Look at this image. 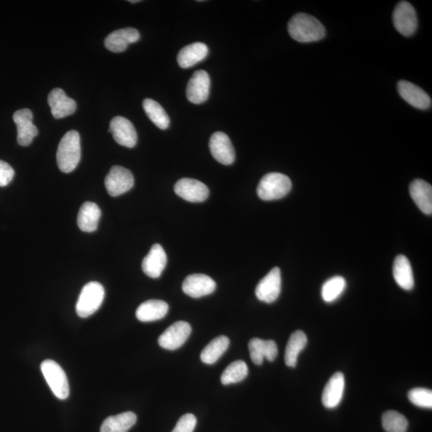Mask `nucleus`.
<instances>
[{
	"label": "nucleus",
	"mask_w": 432,
	"mask_h": 432,
	"mask_svg": "<svg viewBox=\"0 0 432 432\" xmlns=\"http://www.w3.org/2000/svg\"><path fill=\"white\" fill-rule=\"evenodd\" d=\"M287 28L292 38L299 43L316 42L326 34L323 25L316 18L305 13L294 16Z\"/></svg>",
	"instance_id": "1"
},
{
	"label": "nucleus",
	"mask_w": 432,
	"mask_h": 432,
	"mask_svg": "<svg viewBox=\"0 0 432 432\" xmlns=\"http://www.w3.org/2000/svg\"><path fill=\"white\" fill-rule=\"evenodd\" d=\"M81 158L80 136L77 131H69L62 138L56 160L60 170L65 173H70L77 168Z\"/></svg>",
	"instance_id": "2"
},
{
	"label": "nucleus",
	"mask_w": 432,
	"mask_h": 432,
	"mask_svg": "<svg viewBox=\"0 0 432 432\" xmlns=\"http://www.w3.org/2000/svg\"><path fill=\"white\" fill-rule=\"evenodd\" d=\"M292 187V181L286 175L268 173L262 178L258 185V196L265 201L279 199L290 192Z\"/></svg>",
	"instance_id": "3"
},
{
	"label": "nucleus",
	"mask_w": 432,
	"mask_h": 432,
	"mask_svg": "<svg viewBox=\"0 0 432 432\" xmlns=\"http://www.w3.org/2000/svg\"><path fill=\"white\" fill-rule=\"evenodd\" d=\"M105 297V291L102 284L98 282H90L87 284L77 304V313L81 318H87L94 314L101 306Z\"/></svg>",
	"instance_id": "4"
},
{
	"label": "nucleus",
	"mask_w": 432,
	"mask_h": 432,
	"mask_svg": "<svg viewBox=\"0 0 432 432\" xmlns=\"http://www.w3.org/2000/svg\"><path fill=\"white\" fill-rule=\"evenodd\" d=\"M41 371L55 397L66 399L70 389L66 373L57 362L47 360L42 362Z\"/></svg>",
	"instance_id": "5"
},
{
	"label": "nucleus",
	"mask_w": 432,
	"mask_h": 432,
	"mask_svg": "<svg viewBox=\"0 0 432 432\" xmlns=\"http://www.w3.org/2000/svg\"><path fill=\"white\" fill-rule=\"evenodd\" d=\"M134 177L128 169L121 166H113L105 178V187L111 196L123 195L133 189Z\"/></svg>",
	"instance_id": "6"
},
{
	"label": "nucleus",
	"mask_w": 432,
	"mask_h": 432,
	"mask_svg": "<svg viewBox=\"0 0 432 432\" xmlns=\"http://www.w3.org/2000/svg\"><path fill=\"white\" fill-rule=\"evenodd\" d=\"M393 23L400 34L409 37L416 33L418 26L416 12L406 1L397 4L393 12Z\"/></svg>",
	"instance_id": "7"
},
{
	"label": "nucleus",
	"mask_w": 432,
	"mask_h": 432,
	"mask_svg": "<svg viewBox=\"0 0 432 432\" xmlns=\"http://www.w3.org/2000/svg\"><path fill=\"white\" fill-rule=\"evenodd\" d=\"M281 272L279 267H274L265 278H262L255 288V296L262 302L272 304L278 299L281 292Z\"/></svg>",
	"instance_id": "8"
},
{
	"label": "nucleus",
	"mask_w": 432,
	"mask_h": 432,
	"mask_svg": "<svg viewBox=\"0 0 432 432\" xmlns=\"http://www.w3.org/2000/svg\"><path fill=\"white\" fill-rule=\"evenodd\" d=\"M191 333L192 327L189 323L179 321L171 325L159 337L158 343L162 348L169 350H177L184 345Z\"/></svg>",
	"instance_id": "9"
},
{
	"label": "nucleus",
	"mask_w": 432,
	"mask_h": 432,
	"mask_svg": "<svg viewBox=\"0 0 432 432\" xmlns=\"http://www.w3.org/2000/svg\"><path fill=\"white\" fill-rule=\"evenodd\" d=\"M174 189L177 196L192 203L204 202L209 196L208 187L199 180L189 178L179 179Z\"/></svg>",
	"instance_id": "10"
},
{
	"label": "nucleus",
	"mask_w": 432,
	"mask_h": 432,
	"mask_svg": "<svg viewBox=\"0 0 432 432\" xmlns=\"http://www.w3.org/2000/svg\"><path fill=\"white\" fill-rule=\"evenodd\" d=\"M13 121L17 127L18 143L23 147L29 146L39 133L38 128L33 123V111L29 109L18 110L13 115Z\"/></svg>",
	"instance_id": "11"
},
{
	"label": "nucleus",
	"mask_w": 432,
	"mask_h": 432,
	"mask_svg": "<svg viewBox=\"0 0 432 432\" xmlns=\"http://www.w3.org/2000/svg\"><path fill=\"white\" fill-rule=\"evenodd\" d=\"M211 79L208 72L199 70L193 74L187 87V98L194 104H201L208 100Z\"/></svg>",
	"instance_id": "12"
},
{
	"label": "nucleus",
	"mask_w": 432,
	"mask_h": 432,
	"mask_svg": "<svg viewBox=\"0 0 432 432\" xmlns=\"http://www.w3.org/2000/svg\"><path fill=\"white\" fill-rule=\"evenodd\" d=\"M211 153L223 165H233L236 159L235 149L230 138L221 131L213 134L209 141Z\"/></svg>",
	"instance_id": "13"
},
{
	"label": "nucleus",
	"mask_w": 432,
	"mask_h": 432,
	"mask_svg": "<svg viewBox=\"0 0 432 432\" xmlns=\"http://www.w3.org/2000/svg\"><path fill=\"white\" fill-rule=\"evenodd\" d=\"M109 133L120 145L128 148L136 145L138 135L134 125L128 118L116 116L110 123Z\"/></svg>",
	"instance_id": "14"
},
{
	"label": "nucleus",
	"mask_w": 432,
	"mask_h": 432,
	"mask_svg": "<svg viewBox=\"0 0 432 432\" xmlns=\"http://www.w3.org/2000/svg\"><path fill=\"white\" fill-rule=\"evenodd\" d=\"M216 288V282L204 274L190 275L183 283L184 292L196 299L210 295L215 292Z\"/></svg>",
	"instance_id": "15"
},
{
	"label": "nucleus",
	"mask_w": 432,
	"mask_h": 432,
	"mask_svg": "<svg viewBox=\"0 0 432 432\" xmlns=\"http://www.w3.org/2000/svg\"><path fill=\"white\" fill-rule=\"evenodd\" d=\"M398 91L406 103L414 108L426 110L431 108V99L421 87L406 80H400L398 83Z\"/></svg>",
	"instance_id": "16"
},
{
	"label": "nucleus",
	"mask_w": 432,
	"mask_h": 432,
	"mask_svg": "<svg viewBox=\"0 0 432 432\" xmlns=\"http://www.w3.org/2000/svg\"><path fill=\"white\" fill-rule=\"evenodd\" d=\"M48 102L52 114L55 118H62L71 116L77 111V103L66 95L64 90L55 89L50 92Z\"/></svg>",
	"instance_id": "17"
},
{
	"label": "nucleus",
	"mask_w": 432,
	"mask_h": 432,
	"mask_svg": "<svg viewBox=\"0 0 432 432\" xmlns=\"http://www.w3.org/2000/svg\"><path fill=\"white\" fill-rule=\"evenodd\" d=\"M140 39L139 31L133 28H123L113 31L105 39L104 45L109 51L121 53L125 51L131 43Z\"/></svg>",
	"instance_id": "18"
},
{
	"label": "nucleus",
	"mask_w": 432,
	"mask_h": 432,
	"mask_svg": "<svg viewBox=\"0 0 432 432\" xmlns=\"http://www.w3.org/2000/svg\"><path fill=\"white\" fill-rule=\"evenodd\" d=\"M167 258L165 250L159 243L155 244L142 262L143 272L148 277L157 279L160 277L167 265Z\"/></svg>",
	"instance_id": "19"
},
{
	"label": "nucleus",
	"mask_w": 432,
	"mask_h": 432,
	"mask_svg": "<svg viewBox=\"0 0 432 432\" xmlns=\"http://www.w3.org/2000/svg\"><path fill=\"white\" fill-rule=\"evenodd\" d=\"M345 388V379L341 372H336L331 377L325 386L322 394V403L325 408L336 409L339 406Z\"/></svg>",
	"instance_id": "20"
},
{
	"label": "nucleus",
	"mask_w": 432,
	"mask_h": 432,
	"mask_svg": "<svg viewBox=\"0 0 432 432\" xmlns=\"http://www.w3.org/2000/svg\"><path fill=\"white\" fill-rule=\"evenodd\" d=\"M250 359L256 365H261L265 359L272 362L278 355L277 344L273 340L253 338L248 344Z\"/></svg>",
	"instance_id": "21"
},
{
	"label": "nucleus",
	"mask_w": 432,
	"mask_h": 432,
	"mask_svg": "<svg viewBox=\"0 0 432 432\" xmlns=\"http://www.w3.org/2000/svg\"><path fill=\"white\" fill-rule=\"evenodd\" d=\"M410 195L424 214L432 213V187L423 179L413 181L409 187Z\"/></svg>",
	"instance_id": "22"
},
{
	"label": "nucleus",
	"mask_w": 432,
	"mask_h": 432,
	"mask_svg": "<svg viewBox=\"0 0 432 432\" xmlns=\"http://www.w3.org/2000/svg\"><path fill=\"white\" fill-rule=\"evenodd\" d=\"M209 55V48L203 43H194L180 50L177 62L180 67L189 68L204 60Z\"/></svg>",
	"instance_id": "23"
},
{
	"label": "nucleus",
	"mask_w": 432,
	"mask_h": 432,
	"mask_svg": "<svg viewBox=\"0 0 432 432\" xmlns=\"http://www.w3.org/2000/svg\"><path fill=\"white\" fill-rule=\"evenodd\" d=\"M100 217H101V211L98 205L92 202H86L79 211L78 227L84 233H93L97 230Z\"/></svg>",
	"instance_id": "24"
},
{
	"label": "nucleus",
	"mask_w": 432,
	"mask_h": 432,
	"mask_svg": "<svg viewBox=\"0 0 432 432\" xmlns=\"http://www.w3.org/2000/svg\"><path fill=\"white\" fill-rule=\"evenodd\" d=\"M393 275L397 284L403 289L410 291L414 287V275L410 262L406 256L400 255L394 260Z\"/></svg>",
	"instance_id": "25"
},
{
	"label": "nucleus",
	"mask_w": 432,
	"mask_h": 432,
	"mask_svg": "<svg viewBox=\"0 0 432 432\" xmlns=\"http://www.w3.org/2000/svg\"><path fill=\"white\" fill-rule=\"evenodd\" d=\"M168 309V304L162 300H148L138 308L136 317L141 322L159 321L167 315Z\"/></svg>",
	"instance_id": "26"
},
{
	"label": "nucleus",
	"mask_w": 432,
	"mask_h": 432,
	"mask_svg": "<svg viewBox=\"0 0 432 432\" xmlns=\"http://www.w3.org/2000/svg\"><path fill=\"white\" fill-rule=\"evenodd\" d=\"M136 421V415L131 411L109 416L104 421L100 432H128L133 427Z\"/></svg>",
	"instance_id": "27"
},
{
	"label": "nucleus",
	"mask_w": 432,
	"mask_h": 432,
	"mask_svg": "<svg viewBox=\"0 0 432 432\" xmlns=\"http://www.w3.org/2000/svg\"><path fill=\"white\" fill-rule=\"evenodd\" d=\"M308 343V338L302 331H297L288 340L285 350V364L287 367H295L298 356Z\"/></svg>",
	"instance_id": "28"
},
{
	"label": "nucleus",
	"mask_w": 432,
	"mask_h": 432,
	"mask_svg": "<svg viewBox=\"0 0 432 432\" xmlns=\"http://www.w3.org/2000/svg\"><path fill=\"white\" fill-rule=\"evenodd\" d=\"M230 340L227 336H221L215 338L202 350L200 359L206 365H213L226 352Z\"/></svg>",
	"instance_id": "29"
},
{
	"label": "nucleus",
	"mask_w": 432,
	"mask_h": 432,
	"mask_svg": "<svg viewBox=\"0 0 432 432\" xmlns=\"http://www.w3.org/2000/svg\"><path fill=\"white\" fill-rule=\"evenodd\" d=\"M143 106L151 121L160 129L166 130L170 125V118L162 106L152 99L143 100Z\"/></svg>",
	"instance_id": "30"
},
{
	"label": "nucleus",
	"mask_w": 432,
	"mask_h": 432,
	"mask_svg": "<svg viewBox=\"0 0 432 432\" xmlns=\"http://www.w3.org/2000/svg\"><path fill=\"white\" fill-rule=\"evenodd\" d=\"M248 367L246 362L237 360L225 369L221 375V383L223 385L240 383L248 377Z\"/></svg>",
	"instance_id": "31"
},
{
	"label": "nucleus",
	"mask_w": 432,
	"mask_h": 432,
	"mask_svg": "<svg viewBox=\"0 0 432 432\" xmlns=\"http://www.w3.org/2000/svg\"><path fill=\"white\" fill-rule=\"evenodd\" d=\"M347 286L345 279L342 277H335L329 279L323 284L321 296L325 302L333 303L343 293Z\"/></svg>",
	"instance_id": "32"
},
{
	"label": "nucleus",
	"mask_w": 432,
	"mask_h": 432,
	"mask_svg": "<svg viewBox=\"0 0 432 432\" xmlns=\"http://www.w3.org/2000/svg\"><path fill=\"white\" fill-rule=\"evenodd\" d=\"M382 424L387 432H406L409 428L408 419L396 411H388L382 417Z\"/></svg>",
	"instance_id": "33"
},
{
	"label": "nucleus",
	"mask_w": 432,
	"mask_h": 432,
	"mask_svg": "<svg viewBox=\"0 0 432 432\" xmlns=\"http://www.w3.org/2000/svg\"><path fill=\"white\" fill-rule=\"evenodd\" d=\"M410 401L419 408H432V392L426 388H414L409 392Z\"/></svg>",
	"instance_id": "34"
},
{
	"label": "nucleus",
	"mask_w": 432,
	"mask_h": 432,
	"mask_svg": "<svg viewBox=\"0 0 432 432\" xmlns=\"http://www.w3.org/2000/svg\"><path fill=\"white\" fill-rule=\"evenodd\" d=\"M197 419L192 414H186L179 419L172 432H193L195 429Z\"/></svg>",
	"instance_id": "35"
},
{
	"label": "nucleus",
	"mask_w": 432,
	"mask_h": 432,
	"mask_svg": "<svg viewBox=\"0 0 432 432\" xmlns=\"http://www.w3.org/2000/svg\"><path fill=\"white\" fill-rule=\"evenodd\" d=\"M15 172L8 162L0 160V187L9 185L13 179Z\"/></svg>",
	"instance_id": "36"
},
{
	"label": "nucleus",
	"mask_w": 432,
	"mask_h": 432,
	"mask_svg": "<svg viewBox=\"0 0 432 432\" xmlns=\"http://www.w3.org/2000/svg\"><path fill=\"white\" fill-rule=\"evenodd\" d=\"M131 4H135V3H139L140 1H139V0H135V1H129Z\"/></svg>",
	"instance_id": "37"
}]
</instances>
